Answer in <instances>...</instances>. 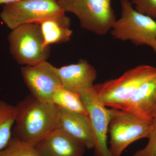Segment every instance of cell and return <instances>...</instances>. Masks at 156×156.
Segmentation results:
<instances>
[{
    "label": "cell",
    "instance_id": "cell-1",
    "mask_svg": "<svg viewBox=\"0 0 156 156\" xmlns=\"http://www.w3.org/2000/svg\"><path fill=\"white\" fill-rule=\"evenodd\" d=\"M15 106L12 137L35 146L56 128L58 107L53 102L42 101L31 95Z\"/></svg>",
    "mask_w": 156,
    "mask_h": 156
},
{
    "label": "cell",
    "instance_id": "cell-2",
    "mask_svg": "<svg viewBox=\"0 0 156 156\" xmlns=\"http://www.w3.org/2000/svg\"><path fill=\"white\" fill-rule=\"evenodd\" d=\"M121 17L111 30L112 36L135 46H147L156 54V21L136 11L130 0H120Z\"/></svg>",
    "mask_w": 156,
    "mask_h": 156
},
{
    "label": "cell",
    "instance_id": "cell-3",
    "mask_svg": "<svg viewBox=\"0 0 156 156\" xmlns=\"http://www.w3.org/2000/svg\"><path fill=\"white\" fill-rule=\"evenodd\" d=\"M156 73V67L147 65L128 70L116 79L94 85L98 99L107 107L122 110L140 86Z\"/></svg>",
    "mask_w": 156,
    "mask_h": 156
},
{
    "label": "cell",
    "instance_id": "cell-4",
    "mask_svg": "<svg viewBox=\"0 0 156 156\" xmlns=\"http://www.w3.org/2000/svg\"><path fill=\"white\" fill-rule=\"evenodd\" d=\"M65 12L76 16L82 28L97 35H105L116 20L112 0H58Z\"/></svg>",
    "mask_w": 156,
    "mask_h": 156
},
{
    "label": "cell",
    "instance_id": "cell-5",
    "mask_svg": "<svg viewBox=\"0 0 156 156\" xmlns=\"http://www.w3.org/2000/svg\"><path fill=\"white\" fill-rule=\"evenodd\" d=\"M10 53L19 64L33 66L47 61L50 47L44 45L39 23H29L12 30L8 37Z\"/></svg>",
    "mask_w": 156,
    "mask_h": 156
},
{
    "label": "cell",
    "instance_id": "cell-6",
    "mask_svg": "<svg viewBox=\"0 0 156 156\" xmlns=\"http://www.w3.org/2000/svg\"><path fill=\"white\" fill-rule=\"evenodd\" d=\"M152 128V122L140 119L122 110L110 109L109 148L112 156H121L131 144L148 138Z\"/></svg>",
    "mask_w": 156,
    "mask_h": 156
},
{
    "label": "cell",
    "instance_id": "cell-7",
    "mask_svg": "<svg viewBox=\"0 0 156 156\" xmlns=\"http://www.w3.org/2000/svg\"><path fill=\"white\" fill-rule=\"evenodd\" d=\"M58 0H20L5 5L0 14L2 21L12 30L64 13Z\"/></svg>",
    "mask_w": 156,
    "mask_h": 156
},
{
    "label": "cell",
    "instance_id": "cell-8",
    "mask_svg": "<svg viewBox=\"0 0 156 156\" xmlns=\"http://www.w3.org/2000/svg\"><path fill=\"white\" fill-rule=\"evenodd\" d=\"M80 98L92 127L95 156H112L107 144L110 109L100 101L93 87Z\"/></svg>",
    "mask_w": 156,
    "mask_h": 156
},
{
    "label": "cell",
    "instance_id": "cell-9",
    "mask_svg": "<svg viewBox=\"0 0 156 156\" xmlns=\"http://www.w3.org/2000/svg\"><path fill=\"white\" fill-rule=\"evenodd\" d=\"M56 68L47 61L21 68L23 78L32 95L42 101L52 102L55 90L62 86Z\"/></svg>",
    "mask_w": 156,
    "mask_h": 156
},
{
    "label": "cell",
    "instance_id": "cell-10",
    "mask_svg": "<svg viewBox=\"0 0 156 156\" xmlns=\"http://www.w3.org/2000/svg\"><path fill=\"white\" fill-rule=\"evenodd\" d=\"M56 70L62 86L80 96L93 87L97 76L95 67L83 59Z\"/></svg>",
    "mask_w": 156,
    "mask_h": 156
},
{
    "label": "cell",
    "instance_id": "cell-11",
    "mask_svg": "<svg viewBox=\"0 0 156 156\" xmlns=\"http://www.w3.org/2000/svg\"><path fill=\"white\" fill-rule=\"evenodd\" d=\"M41 156H83L86 148L56 127L35 146Z\"/></svg>",
    "mask_w": 156,
    "mask_h": 156
},
{
    "label": "cell",
    "instance_id": "cell-12",
    "mask_svg": "<svg viewBox=\"0 0 156 156\" xmlns=\"http://www.w3.org/2000/svg\"><path fill=\"white\" fill-rule=\"evenodd\" d=\"M122 110L152 122L156 117V73L146 80Z\"/></svg>",
    "mask_w": 156,
    "mask_h": 156
},
{
    "label": "cell",
    "instance_id": "cell-13",
    "mask_svg": "<svg viewBox=\"0 0 156 156\" xmlns=\"http://www.w3.org/2000/svg\"><path fill=\"white\" fill-rule=\"evenodd\" d=\"M56 127L83 144L86 149L94 148L92 127L88 116L58 107Z\"/></svg>",
    "mask_w": 156,
    "mask_h": 156
},
{
    "label": "cell",
    "instance_id": "cell-14",
    "mask_svg": "<svg viewBox=\"0 0 156 156\" xmlns=\"http://www.w3.org/2000/svg\"><path fill=\"white\" fill-rule=\"evenodd\" d=\"M65 13L54 15L39 23L46 47L66 43L70 40L73 34L70 29L71 20Z\"/></svg>",
    "mask_w": 156,
    "mask_h": 156
},
{
    "label": "cell",
    "instance_id": "cell-15",
    "mask_svg": "<svg viewBox=\"0 0 156 156\" xmlns=\"http://www.w3.org/2000/svg\"><path fill=\"white\" fill-rule=\"evenodd\" d=\"M52 101L58 108L87 115L80 96L62 86L58 87L55 90L52 96Z\"/></svg>",
    "mask_w": 156,
    "mask_h": 156
},
{
    "label": "cell",
    "instance_id": "cell-16",
    "mask_svg": "<svg viewBox=\"0 0 156 156\" xmlns=\"http://www.w3.org/2000/svg\"><path fill=\"white\" fill-rule=\"evenodd\" d=\"M15 116V106L0 100V151L7 146L12 138Z\"/></svg>",
    "mask_w": 156,
    "mask_h": 156
},
{
    "label": "cell",
    "instance_id": "cell-17",
    "mask_svg": "<svg viewBox=\"0 0 156 156\" xmlns=\"http://www.w3.org/2000/svg\"><path fill=\"white\" fill-rule=\"evenodd\" d=\"M0 156H41L34 146L12 137Z\"/></svg>",
    "mask_w": 156,
    "mask_h": 156
},
{
    "label": "cell",
    "instance_id": "cell-18",
    "mask_svg": "<svg viewBox=\"0 0 156 156\" xmlns=\"http://www.w3.org/2000/svg\"><path fill=\"white\" fill-rule=\"evenodd\" d=\"M136 11L156 20V0H130Z\"/></svg>",
    "mask_w": 156,
    "mask_h": 156
},
{
    "label": "cell",
    "instance_id": "cell-19",
    "mask_svg": "<svg viewBox=\"0 0 156 156\" xmlns=\"http://www.w3.org/2000/svg\"><path fill=\"white\" fill-rule=\"evenodd\" d=\"M145 147L134 153L133 156H156V117L152 121V128Z\"/></svg>",
    "mask_w": 156,
    "mask_h": 156
},
{
    "label": "cell",
    "instance_id": "cell-20",
    "mask_svg": "<svg viewBox=\"0 0 156 156\" xmlns=\"http://www.w3.org/2000/svg\"><path fill=\"white\" fill-rule=\"evenodd\" d=\"M19 1H20V0H0V5H2V4H4L5 5H7V4Z\"/></svg>",
    "mask_w": 156,
    "mask_h": 156
}]
</instances>
